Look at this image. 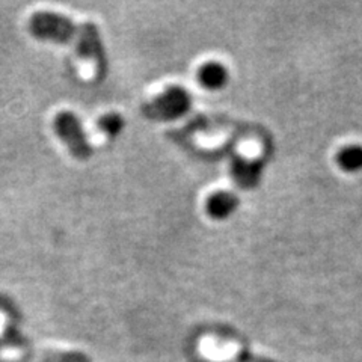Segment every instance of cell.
<instances>
[{
	"instance_id": "cell-7",
	"label": "cell",
	"mask_w": 362,
	"mask_h": 362,
	"mask_svg": "<svg viewBox=\"0 0 362 362\" xmlns=\"http://www.w3.org/2000/svg\"><path fill=\"white\" fill-rule=\"evenodd\" d=\"M199 81L202 86L209 89H221L228 82V71H226V68L222 64L210 62L201 68Z\"/></svg>"
},
{
	"instance_id": "cell-4",
	"label": "cell",
	"mask_w": 362,
	"mask_h": 362,
	"mask_svg": "<svg viewBox=\"0 0 362 362\" xmlns=\"http://www.w3.org/2000/svg\"><path fill=\"white\" fill-rule=\"evenodd\" d=\"M77 50L83 59L94 62V65L98 68L100 76L106 74L107 62H106L105 47H103V42H101L98 28L94 25V23L88 21L78 28Z\"/></svg>"
},
{
	"instance_id": "cell-1",
	"label": "cell",
	"mask_w": 362,
	"mask_h": 362,
	"mask_svg": "<svg viewBox=\"0 0 362 362\" xmlns=\"http://www.w3.org/2000/svg\"><path fill=\"white\" fill-rule=\"evenodd\" d=\"M29 29L35 38L58 44L71 42L78 35V28L74 25V21L61 14L47 13V11L33 14L29 21Z\"/></svg>"
},
{
	"instance_id": "cell-6",
	"label": "cell",
	"mask_w": 362,
	"mask_h": 362,
	"mask_svg": "<svg viewBox=\"0 0 362 362\" xmlns=\"http://www.w3.org/2000/svg\"><path fill=\"white\" fill-rule=\"evenodd\" d=\"M234 177L242 187H254L257 186L259 177H262L263 165L259 162H247V160H237L233 166Z\"/></svg>"
},
{
	"instance_id": "cell-3",
	"label": "cell",
	"mask_w": 362,
	"mask_h": 362,
	"mask_svg": "<svg viewBox=\"0 0 362 362\" xmlns=\"http://www.w3.org/2000/svg\"><path fill=\"white\" fill-rule=\"evenodd\" d=\"M54 130L66 145L70 153L78 160H88L93 148L86 138L81 121L71 112H62L54 119Z\"/></svg>"
},
{
	"instance_id": "cell-8",
	"label": "cell",
	"mask_w": 362,
	"mask_h": 362,
	"mask_svg": "<svg viewBox=\"0 0 362 362\" xmlns=\"http://www.w3.org/2000/svg\"><path fill=\"white\" fill-rule=\"evenodd\" d=\"M338 163L344 171L358 173L362 169V146L350 145L338 154Z\"/></svg>"
},
{
	"instance_id": "cell-9",
	"label": "cell",
	"mask_w": 362,
	"mask_h": 362,
	"mask_svg": "<svg viewBox=\"0 0 362 362\" xmlns=\"http://www.w3.org/2000/svg\"><path fill=\"white\" fill-rule=\"evenodd\" d=\"M100 127L109 136V138H117L124 129V118L118 113H109L100 121Z\"/></svg>"
},
{
	"instance_id": "cell-2",
	"label": "cell",
	"mask_w": 362,
	"mask_h": 362,
	"mask_svg": "<svg viewBox=\"0 0 362 362\" xmlns=\"http://www.w3.org/2000/svg\"><path fill=\"white\" fill-rule=\"evenodd\" d=\"M192 97L185 88L169 86L144 106V115L156 121H169L183 117L190 109Z\"/></svg>"
},
{
	"instance_id": "cell-5",
	"label": "cell",
	"mask_w": 362,
	"mask_h": 362,
	"mask_svg": "<svg viewBox=\"0 0 362 362\" xmlns=\"http://www.w3.org/2000/svg\"><path fill=\"white\" fill-rule=\"evenodd\" d=\"M239 207V199L230 192H218L209 198L207 210L214 219H226Z\"/></svg>"
}]
</instances>
